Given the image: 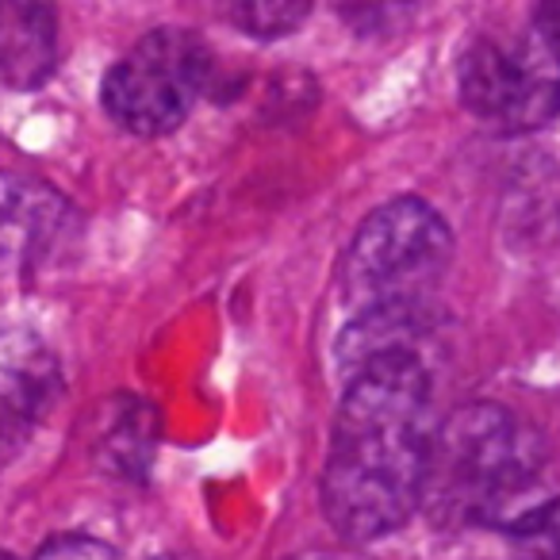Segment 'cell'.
I'll return each instance as SVG.
<instances>
[{"instance_id": "3957f363", "label": "cell", "mask_w": 560, "mask_h": 560, "mask_svg": "<svg viewBox=\"0 0 560 560\" xmlns=\"http://www.w3.org/2000/svg\"><path fill=\"white\" fill-rule=\"evenodd\" d=\"M453 261V234L430 203L404 196L365 219L342 265L346 300L358 315L427 312Z\"/></svg>"}, {"instance_id": "5bb4252c", "label": "cell", "mask_w": 560, "mask_h": 560, "mask_svg": "<svg viewBox=\"0 0 560 560\" xmlns=\"http://www.w3.org/2000/svg\"><path fill=\"white\" fill-rule=\"evenodd\" d=\"M158 560H192V557H158Z\"/></svg>"}, {"instance_id": "4fadbf2b", "label": "cell", "mask_w": 560, "mask_h": 560, "mask_svg": "<svg viewBox=\"0 0 560 560\" xmlns=\"http://www.w3.org/2000/svg\"><path fill=\"white\" fill-rule=\"evenodd\" d=\"M549 12L557 16V24H560V4H549Z\"/></svg>"}, {"instance_id": "6da1fadb", "label": "cell", "mask_w": 560, "mask_h": 560, "mask_svg": "<svg viewBox=\"0 0 560 560\" xmlns=\"http://www.w3.org/2000/svg\"><path fill=\"white\" fill-rule=\"evenodd\" d=\"M427 411L419 353H388L353 373L323 472V511L342 537L376 541L411 518L434 438Z\"/></svg>"}, {"instance_id": "277c9868", "label": "cell", "mask_w": 560, "mask_h": 560, "mask_svg": "<svg viewBox=\"0 0 560 560\" xmlns=\"http://www.w3.org/2000/svg\"><path fill=\"white\" fill-rule=\"evenodd\" d=\"M460 101L506 135L537 131L560 112V24L549 9L522 35L480 39L460 58Z\"/></svg>"}, {"instance_id": "ba28073f", "label": "cell", "mask_w": 560, "mask_h": 560, "mask_svg": "<svg viewBox=\"0 0 560 560\" xmlns=\"http://www.w3.org/2000/svg\"><path fill=\"white\" fill-rule=\"evenodd\" d=\"M315 0H226V16L257 39H280L312 16Z\"/></svg>"}, {"instance_id": "8992f818", "label": "cell", "mask_w": 560, "mask_h": 560, "mask_svg": "<svg viewBox=\"0 0 560 560\" xmlns=\"http://www.w3.org/2000/svg\"><path fill=\"white\" fill-rule=\"evenodd\" d=\"M78 231V215L39 180L0 173V265L39 269L58 261Z\"/></svg>"}, {"instance_id": "8fae6325", "label": "cell", "mask_w": 560, "mask_h": 560, "mask_svg": "<svg viewBox=\"0 0 560 560\" xmlns=\"http://www.w3.org/2000/svg\"><path fill=\"white\" fill-rule=\"evenodd\" d=\"M35 560H116V552L104 541H93V537H55L39 549Z\"/></svg>"}, {"instance_id": "9a60e30c", "label": "cell", "mask_w": 560, "mask_h": 560, "mask_svg": "<svg viewBox=\"0 0 560 560\" xmlns=\"http://www.w3.org/2000/svg\"><path fill=\"white\" fill-rule=\"evenodd\" d=\"M0 560H12V557H4V552H0Z\"/></svg>"}, {"instance_id": "5b68a950", "label": "cell", "mask_w": 560, "mask_h": 560, "mask_svg": "<svg viewBox=\"0 0 560 560\" xmlns=\"http://www.w3.org/2000/svg\"><path fill=\"white\" fill-rule=\"evenodd\" d=\"M208 50L188 32H150L112 66L104 108L135 135H165L180 127L203 89Z\"/></svg>"}, {"instance_id": "7c38bea8", "label": "cell", "mask_w": 560, "mask_h": 560, "mask_svg": "<svg viewBox=\"0 0 560 560\" xmlns=\"http://www.w3.org/2000/svg\"><path fill=\"white\" fill-rule=\"evenodd\" d=\"M300 560H358V557H335V552H312V557H300Z\"/></svg>"}, {"instance_id": "7a4b0ae2", "label": "cell", "mask_w": 560, "mask_h": 560, "mask_svg": "<svg viewBox=\"0 0 560 560\" xmlns=\"http://www.w3.org/2000/svg\"><path fill=\"white\" fill-rule=\"evenodd\" d=\"M541 445L495 404L460 407L430 438L419 506L438 526H495L518 518L537 480Z\"/></svg>"}, {"instance_id": "30bf717a", "label": "cell", "mask_w": 560, "mask_h": 560, "mask_svg": "<svg viewBox=\"0 0 560 560\" xmlns=\"http://www.w3.org/2000/svg\"><path fill=\"white\" fill-rule=\"evenodd\" d=\"M427 0H338L346 24L361 35H388L404 27Z\"/></svg>"}, {"instance_id": "9c48e42d", "label": "cell", "mask_w": 560, "mask_h": 560, "mask_svg": "<svg viewBox=\"0 0 560 560\" xmlns=\"http://www.w3.org/2000/svg\"><path fill=\"white\" fill-rule=\"evenodd\" d=\"M514 560H560V499L529 506L511 522Z\"/></svg>"}, {"instance_id": "52a82bcc", "label": "cell", "mask_w": 560, "mask_h": 560, "mask_svg": "<svg viewBox=\"0 0 560 560\" xmlns=\"http://www.w3.org/2000/svg\"><path fill=\"white\" fill-rule=\"evenodd\" d=\"M58 24L50 0H0V81L35 89L55 73Z\"/></svg>"}]
</instances>
